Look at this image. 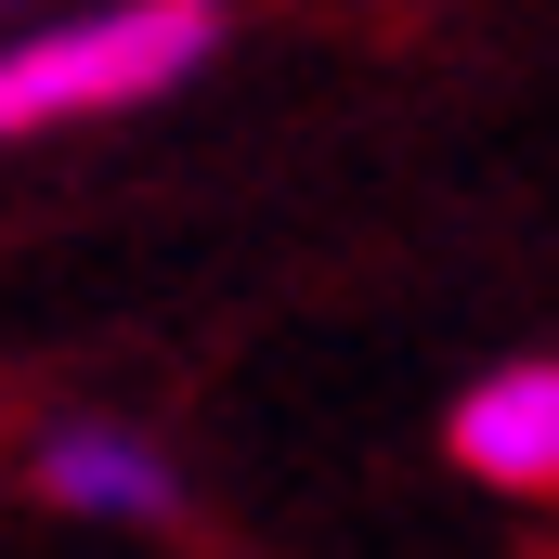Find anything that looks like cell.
<instances>
[{"mask_svg": "<svg viewBox=\"0 0 559 559\" xmlns=\"http://www.w3.org/2000/svg\"><path fill=\"white\" fill-rule=\"evenodd\" d=\"M209 39H222V0H118V13H79V26H52V39H13V52H0V143L52 131V118L143 105V92H169Z\"/></svg>", "mask_w": 559, "mask_h": 559, "instance_id": "1", "label": "cell"}, {"mask_svg": "<svg viewBox=\"0 0 559 559\" xmlns=\"http://www.w3.org/2000/svg\"><path fill=\"white\" fill-rule=\"evenodd\" d=\"M39 495L52 508H92V521H169L182 508V481L143 442H118V429H52L39 442Z\"/></svg>", "mask_w": 559, "mask_h": 559, "instance_id": "2", "label": "cell"}]
</instances>
